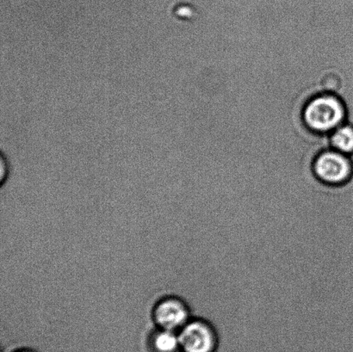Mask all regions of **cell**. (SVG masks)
Listing matches in <instances>:
<instances>
[{"label":"cell","instance_id":"1","mask_svg":"<svg viewBox=\"0 0 353 352\" xmlns=\"http://www.w3.org/2000/svg\"><path fill=\"white\" fill-rule=\"evenodd\" d=\"M313 172L321 184L339 187L352 178L353 165L341 152H325L314 161Z\"/></svg>","mask_w":353,"mask_h":352},{"label":"cell","instance_id":"2","mask_svg":"<svg viewBox=\"0 0 353 352\" xmlns=\"http://www.w3.org/2000/svg\"><path fill=\"white\" fill-rule=\"evenodd\" d=\"M344 117L343 103L331 96H321L313 99L304 112V119L307 125L320 132L334 129Z\"/></svg>","mask_w":353,"mask_h":352},{"label":"cell","instance_id":"3","mask_svg":"<svg viewBox=\"0 0 353 352\" xmlns=\"http://www.w3.org/2000/svg\"><path fill=\"white\" fill-rule=\"evenodd\" d=\"M183 352H216L219 338L212 323L204 318L190 320L179 333Z\"/></svg>","mask_w":353,"mask_h":352},{"label":"cell","instance_id":"4","mask_svg":"<svg viewBox=\"0 0 353 352\" xmlns=\"http://www.w3.org/2000/svg\"><path fill=\"white\" fill-rule=\"evenodd\" d=\"M154 318L162 329L175 332L190 322V309L179 299L165 300L155 309Z\"/></svg>","mask_w":353,"mask_h":352},{"label":"cell","instance_id":"5","mask_svg":"<svg viewBox=\"0 0 353 352\" xmlns=\"http://www.w3.org/2000/svg\"><path fill=\"white\" fill-rule=\"evenodd\" d=\"M152 346L154 352H178L180 349L179 335L174 331L162 329L155 334Z\"/></svg>","mask_w":353,"mask_h":352},{"label":"cell","instance_id":"6","mask_svg":"<svg viewBox=\"0 0 353 352\" xmlns=\"http://www.w3.org/2000/svg\"><path fill=\"white\" fill-rule=\"evenodd\" d=\"M332 141L341 153H353V127L345 125L339 127L332 137Z\"/></svg>","mask_w":353,"mask_h":352},{"label":"cell","instance_id":"7","mask_svg":"<svg viewBox=\"0 0 353 352\" xmlns=\"http://www.w3.org/2000/svg\"><path fill=\"white\" fill-rule=\"evenodd\" d=\"M17 352H34L32 351H28V350H23V351H17Z\"/></svg>","mask_w":353,"mask_h":352}]
</instances>
